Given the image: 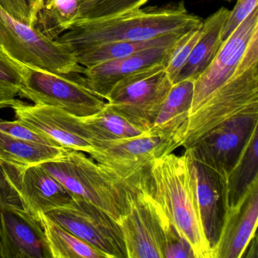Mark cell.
<instances>
[{"instance_id":"obj_27","label":"cell","mask_w":258,"mask_h":258,"mask_svg":"<svg viewBox=\"0 0 258 258\" xmlns=\"http://www.w3.org/2000/svg\"><path fill=\"white\" fill-rule=\"evenodd\" d=\"M149 0H79L78 20L104 19L138 10Z\"/></svg>"},{"instance_id":"obj_2","label":"cell","mask_w":258,"mask_h":258,"mask_svg":"<svg viewBox=\"0 0 258 258\" xmlns=\"http://www.w3.org/2000/svg\"><path fill=\"white\" fill-rule=\"evenodd\" d=\"M148 189L155 203L190 243L196 258H214L205 235L189 152H173L157 159L149 170Z\"/></svg>"},{"instance_id":"obj_37","label":"cell","mask_w":258,"mask_h":258,"mask_svg":"<svg viewBox=\"0 0 258 258\" xmlns=\"http://www.w3.org/2000/svg\"><path fill=\"white\" fill-rule=\"evenodd\" d=\"M43 1H44V0H43Z\"/></svg>"},{"instance_id":"obj_34","label":"cell","mask_w":258,"mask_h":258,"mask_svg":"<svg viewBox=\"0 0 258 258\" xmlns=\"http://www.w3.org/2000/svg\"><path fill=\"white\" fill-rule=\"evenodd\" d=\"M17 96H19V92L16 90L0 86V110L10 108L17 99Z\"/></svg>"},{"instance_id":"obj_6","label":"cell","mask_w":258,"mask_h":258,"mask_svg":"<svg viewBox=\"0 0 258 258\" xmlns=\"http://www.w3.org/2000/svg\"><path fill=\"white\" fill-rule=\"evenodd\" d=\"M0 47L26 66L58 75L82 74L84 67L68 48L10 15L0 6Z\"/></svg>"},{"instance_id":"obj_13","label":"cell","mask_w":258,"mask_h":258,"mask_svg":"<svg viewBox=\"0 0 258 258\" xmlns=\"http://www.w3.org/2000/svg\"><path fill=\"white\" fill-rule=\"evenodd\" d=\"M10 108L16 120L60 146L90 155L93 145L80 117L49 105H30L16 99Z\"/></svg>"},{"instance_id":"obj_35","label":"cell","mask_w":258,"mask_h":258,"mask_svg":"<svg viewBox=\"0 0 258 258\" xmlns=\"http://www.w3.org/2000/svg\"><path fill=\"white\" fill-rule=\"evenodd\" d=\"M0 258L3 257L2 242H1V237H0Z\"/></svg>"},{"instance_id":"obj_31","label":"cell","mask_w":258,"mask_h":258,"mask_svg":"<svg viewBox=\"0 0 258 258\" xmlns=\"http://www.w3.org/2000/svg\"><path fill=\"white\" fill-rule=\"evenodd\" d=\"M0 6L16 19L34 27L39 12L44 6L43 0H0Z\"/></svg>"},{"instance_id":"obj_10","label":"cell","mask_w":258,"mask_h":258,"mask_svg":"<svg viewBox=\"0 0 258 258\" xmlns=\"http://www.w3.org/2000/svg\"><path fill=\"white\" fill-rule=\"evenodd\" d=\"M148 182L136 191H128L127 211L117 221L127 258H164L161 214L148 189Z\"/></svg>"},{"instance_id":"obj_15","label":"cell","mask_w":258,"mask_h":258,"mask_svg":"<svg viewBox=\"0 0 258 258\" xmlns=\"http://www.w3.org/2000/svg\"><path fill=\"white\" fill-rule=\"evenodd\" d=\"M4 258H52L38 220L19 205H0Z\"/></svg>"},{"instance_id":"obj_3","label":"cell","mask_w":258,"mask_h":258,"mask_svg":"<svg viewBox=\"0 0 258 258\" xmlns=\"http://www.w3.org/2000/svg\"><path fill=\"white\" fill-rule=\"evenodd\" d=\"M247 114H258V35L233 75L190 114L182 146L189 149L222 123Z\"/></svg>"},{"instance_id":"obj_12","label":"cell","mask_w":258,"mask_h":258,"mask_svg":"<svg viewBox=\"0 0 258 258\" xmlns=\"http://www.w3.org/2000/svg\"><path fill=\"white\" fill-rule=\"evenodd\" d=\"M256 35L258 7L223 42L212 62L195 81L190 114L199 109L217 89L233 75Z\"/></svg>"},{"instance_id":"obj_28","label":"cell","mask_w":258,"mask_h":258,"mask_svg":"<svg viewBox=\"0 0 258 258\" xmlns=\"http://www.w3.org/2000/svg\"><path fill=\"white\" fill-rule=\"evenodd\" d=\"M159 210L164 233V258H196L190 243L166 217L161 208Z\"/></svg>"},{"instance_id":"obj_23","label":"cell","mask_w":258,"mask_h":258,"mask_svg":"<svg viewBox=\"0 0 258 258\" xmlns=\"http://www.w3.org/2000/svg\"><path fill=\"white\" fill-rule=\"evenodd\" d=\"M38 221L46 235L52 258H108L105 253L74 235L46 214H40Z\"/></svg>"},{"instance_id":"obj_19","label":"cell","mask_w":258,"mask_h":258,"mask_svg":"<svg viewBox=\"0 0 258 258\" xmlns=\"http://www.w3.org/2000/svg\"><path fill=\"white\" fill-rule=\"evenodd\" d=\"M229 13L227 9L222 7L203 21L200 37L174 84L185 80L195 82L208 69L223 44L222 31Z\"/></svg>"},{"instance_id":"obj_1","label":"cell","mask_w":258,"mask_h":258,"mask_svg":"<svg viewBox=\"0 0 258 258\" xmlns=\"http://www.w3.org/2000/svg\"><path fill=\"white\" fill-rule=\"evenodd\" d=\"M203 21L187 11L183 3L176 7L133 10L104 19L79 20L55 40L75 55L102 43L150 40L171 33H187Z\"/></svg>"},{"instance_id":"obj_14","label":"cell","mask_w":258,"mask_h":258,"mask_svg":"<svg viewBox=\"0 0 258 258\" xmlns=\"http://www.w3.org/2000/svg\"><path fill=\"white\" fill-rule=\"evenodd\" d=\"M1 161L3 170L24 209L38 220L40 214L68 205L72 196L41 164L19 167Z\"/></svg>"},{"instance_id":"obj_7","label":"cell","mask_w":258,"mask_h":258,"mask_svg":"<svg viewBox=\"0 0 258 258\" xmlns=\"http://www.w3.org/2000/svg\"><path fill=\"white\" fill-rule=\"evenodd\" d=\"M25 80L19 96L37 105L64 110L78 117L99 112L106 100L84 84L81 74L58 75L25 64Z\"/></svg>"},{"instance_id":"obj_18","label":"cell","mask_w":258,"mask_h":258,"mask_svg":"<svg viewBox=\"0 0 258 258\" xmlns=\"http://www.w3.org/2000/svg\"><path fill=\"white\" fill-rule=\"evenodd\" d=\"M187 150L194 166L196 193L204 230L211 247L214 249L220 235L225 210L228 205L226 180L222 179L215 170L196 159L189 149Z\"/></svg>"},{"instance_id":"obj_8","label":"cell","mask_w":258,"mask_h":258,"mask_svg":"<svg viewBox=\"0 0 258 258\" xmlns=\"http://www.w3.org/2000/svg\"><path fill=\"white\" fill-rule=\"evenodd\" d=\"M165 68L154 66L119 81L107 97V104L149 131L173 85Z\"/></svg>"},{"instance_id":"obj_16","label":"cell","mask_w":258,"mask_h":258,"mask_svg":"<svg viewBox=\"0 0 258 258\" xmlns=\"http://www.w3.org/2000/svg\"><path fill=\"white\" fill-rule=\"evenodd\" d=\"M258 220V179L232 206L226 207L214 258H241L256 234Z\"/></svg>"},{"instance_id":"obj_26","label":"cell","mask_w":258,"mask_h":258,"mask_svg":"<svg viewBox=\"0 0 258 258\" xmlns=\"http://www.w3.org/2000/svg\"><path fill=\"white\" fill-rule=\"evenodd\" d=\"M79 0H46L37 16L34 28L55 40L78 20Z\"/></svg>"},{"instance_id":"obj_32","label":"cell","mask_w":258,"mask_h":258,"mask_svg":"<svg viewBox=\"0 0 258 258\" xmlns=\"http://www.w3.org/2000/svg\"><path fill=\"white\" fill-rule=\"evenodd\" d=\"M0 131L23 141L37 143V144L44 145V146H53V147H61L53 140L37 134V132L22 124L17 120H6L0 118Z\"/></svg>"},{"instance_id":"obj_21","label":"cell","mask_w":258,"mask_h":258,"mask_svg":"<svg viewBox=\"0 0 258 258\" xmlns=\"http://www.w3.org/2000/svg\"><path fill=\"white\" fill-rule=\"evenodd\" d=\"M187 33H171L141 41L102 43L79 51L75 54V56L83 67H93L101 63L125 58L151 48L175 44Z\"/></svg>"},{"instance_id":"obj_25","label":"cell","mask_w":258,"mask_h":258,"mask_svg":"<svg viewBox=\"0 0 258 258\" xmlns=\"http://www.w3.org/2000/svg\"><path fill=\"white\" fill-rule=\"evenodd\" d=\"M255 126L239 158L226 181L227 207L235 205L258 179V131Z\"/></svg>"},{"instance_id":"obj_11","label":"cell","mask_w":258,"mask_h":258,"mask_svg":"<svg viewBox=\"0 0 258 258\" xmlns=\"http://www.w3.org/2000/svg\"><path fill=\"white\" fill-rule=\"evenodd\" d=\"M257 125L258 114L234 117L210 131L189 149L196 159L226 181Z\"/></svg>"},{"instance_id":"obj_22","label":"cell","mask_w":258,"mask_h":258,"mask_svg":"<svg viewBox=\"0 0 258 258\" xmlns=\"http://www.w3.org/2000/svg\"><path fill=\"white\" fill-rule=\"evenodd\" d=\"M94 146L142 135L148 131L130 121L107 104L102 110L86 117H80Z\"/></svg>"},{"instance_id":"obj_4","label":"cell","mask_w":258,"mask_h":258,"mask_svg":"<svg viewBox=\"0 0 258 258\" xmlns=\"http://www.w3.org/2000/svg\"><path fill=\"white\" fill-rule=\"evenodd\" d=\"M183 133L170 135H142L116 141L100 143L93 147L90 155L108 177L134 191L144 185L149 170L158 158L172 153L183 144Z\"/></svg>"},{"instance_id":"obj_20","label":"cell","mask_w":258,"mask_h":258,"mask_svg":"<svg viewBox=\"0 0 258 258\" xmlns=\"http://www.w3.org/2000/svg\"><path fill=\"white\" fill-rule=\"evenodd\" d=\"M194 93V81L185 80L173 84L149 132L155 135L185 133Z\"/></svg>"},{"instance_id":"obj_17","label":"cell","mask_w":258,"mask_h":258,"mask_svg":"<svg viewBox=\"0 0 258 258\" xmlns=\"http://www.w3.org/2000/svg\"><path fill=\"white\" fill-rule=\"evenodd\" d=\"M176 43L151 48L125 58L84 68L81 74L84 84L106 100L119 81L149 68L161 64L167 66Z\"/></svg>"},{"instance_id":"obj_30","label":"cell","mask_w":258,"mask_h":258,"mask_svg":"<svg viewBox=\"0 0 258 258\" xmlns=\"http://www.w3.org/2000/svg\"><path fill=\"white\" fill-rule=\"evenodd\" d=\"M25 64L0 47V86L20 91L25 84Z\"/></svg>"},{"instance_id":"obj_5","label":"cell","mask_w":258,"mask_h":258,"mask_svg":"<svg viewBox=\"0 0 258 258\" xmlns=\"http://www.w3.org/2000/svg\"><path fill=\"white\" fill-rule=\"evenodd\" d=\"M70 193L109 214L118 221L128 209V191L111 180L84 152L66 149L60 158L41 164Z\"/></svg>"},{"instance_id":"obj_36","label":"cell","mask_w":258,"mask_h":258,"mask_svg":"<svg viewBox=\"0 0 258 258\" xmlns=\"http://www.w3.org/2000/svg\"><path fill=\"white\" fill-rule=\"evenodd\" d=\"M46 0H44V4H45V2H46Z\"/></svg>"},{"instance_id":"obj_29","label":"cell","mask_w":258,"mask_h":258,"mask_svg":"<svg viewBox=\"0 0 258 258\" xmlns=\"http://www.w3.org/2000/svg\"><path fill=\"white\" fill-rule=\"evenodd\" d=\"M201 32L202 26L191 30L185 34L173 48V52L165 68L166 72L173 84H174L181 69L186 62L193 47L199 40Z\"/></svg>"},{"instance_id":"obj_33","label":"cell","mask_w":258,"mask_h":258,"mask_svg":"<svg viewBox=\"0 0 258 258\" xmlns=\"http://www.w3.org/2000/svg\"><path fill=\"white\" fill-rule=\"evenodd\" d=\"M258 7V0H238L233 10L230 11L222 31V40L224 42L238 27L247 19L251 12Z\"/></svg>"},{"instance_id":"obj_9","label":"cell","mask_w":258,"mask_h":258,"mask_svg":"<svg viewBox=\"0 0 258 258\" xmlns=\"http://www.w3.org/2000/svg\"><path fill=\"white\" fill-rule=\"evenodd\" d=\"M60 226L87 241L108 258H127L121 229L117 221L93 204L81 199L47 214Z\"/></svg>"},{"instance_id":"obj_24","label":"cell","mask_w":258,"mask_h":258,"mask_svg":"<svg viewBox=\"0 0 258 258\" xmlns=\"http://www.w3.org/2000/svg\"><path fill=\"white\" fill-rule=\"evenodd\" d=\"M66 149L23 141L0 131V161L16 167H28L53 161Z\"/></svg>"}]
</instances>
